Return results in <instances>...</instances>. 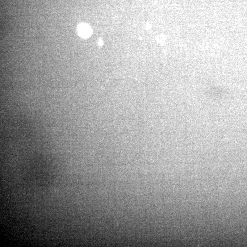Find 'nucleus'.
<instances>
[{"label":"nucleus","instance_id":"1","mask_svg":"<svg viewBox=\"0 0 247 247\" xmlns=\"http://www.w3.org/2000/svg\"><path fill=\"white\" fill-rule=\"evenodd\" d=\"M80 35L83 37L88 36L90 35V29L89 27L85 24H82L78 28Z\"/></svg>","mask_w":247,"mask_h":247}]
</instances>
